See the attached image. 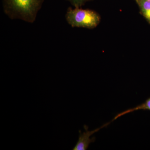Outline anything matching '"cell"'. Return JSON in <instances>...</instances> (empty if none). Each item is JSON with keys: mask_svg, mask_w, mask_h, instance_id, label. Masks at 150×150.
Returning a JSON list of instances; mask_svg holds the SVG:
<instances>
[{"mask_svg": "<svg viewBox=\"0 0 150 150\" xmlns=\"http://www.w3.org/2000/svg\"><path fill=\"white\" fill-rule=\"evenodd\" d=\"M43 0H3V9L11 19L33 23L42 7Z\"/></svg>", "mask_w": 150, "mask_h": 150, "instance_id": "cell-1", "label": "cell"}, {"mask_svg": "<svg viewBox=\"0 0 150 150\" xmlns=\"http://www.w3.org/2000/svg\"><path fill=\"white\" fill-rule=\"evenodd\" d=\"M65 17L71 27L88 29L95 28L100 21V16L96 12L80 8H68Z\"/></svg>", "mask_w": 150, "mask_h": 150, "instance_id": "cell-2", "label": "cell"}, {"mask_svg": "<svg viewBox=\"0 0 150 150\" xmlns=\"http://www.w3.org/2000/svg\"><path fill=\"white\" fill-rule=\"evenodd\" d=\"M110 122L105 123L100 128H97L92 131H88L87 126L85 125L84 128L86 131L82 133H81V131H80L79 139L76 144L75 145L74 147L73 148V150H86L87 149L90 144L92 142H93L95 141L94 137H93L92 139H91V136L99 131L100 129L108 126Z\"/></svg>", "mask_w": 150, "mask_h": 150, "instance_id": "cell-3", "label": "cell"}, {"mask_svg": "<svg viewBox=\"0 0 150 150\" xmlns=\"http://www.w3.org/2000/svg\"><path fill=\"white\" fill-rule=\"evenodd\" d=\"M150 110V98L147 99L144 103H142V104L139 105H138V106H136L134 108H130V109L125 110L123 112L118 113L117 115H115V117L112 119V122L116 120L117 118H119V117H121L123 115H125V114L134 112V111H136V110Z\"/></svg>", "mask_w": 150, "mask_h": 150, "instance_id": "cell-4", "label": "cell"}, {"mask_svg": "<svg viewBox=\"0 0 150 150\" xmlns=\"http://www.w3.org/2000/svg\"><path fill=\"white\" fill-rule=\"evenodd\" d=\"M141 13L150 24V1L147 0H138Z\"/></svg>", "mask_w": 150, "mask_h": 150, "instance_id": "cell-5", "label": "cell"}, {"mask_svg": "<svg viewBox=\"0 0 150 150\" xmlns=\"http://www.w3.org/2000/svg\"><path fill=\"white\" fill-rule=\"evenodd\" d=\"M75 8H80L86 3L91 0H67Z\"/></svg>", "mask_w": 150, "mask_h": 150, "instance_id": "cell-6", "label": "cell"}, {"mask_svg": "<svg viewBox=\"0 0 150 150\" xmlns=\"http://www.w3.org/2000/svg\"><path fill=\"white\" fill-rule=\"evenodd\" d=\"M135 1H136V2H137V1H138V0H135Z\"/></svg>", "mask_w": 150, "mask_h": 150, "instance_id": "cell-7", "label": "cell"}, {"mask_svg": "<svg viewBox=\"0 0 150 150\" xmlns=\"http://www.w3.org/2000/svg\"><path fill=\"white\" fill-rule=\"evenodd\" d=\"M147 1H150V0H147Z\"/></svg>", "mask_w": 150, "mask_h": 150, "instance_id": "cell-8", "label": "cell"}]
</instances>
